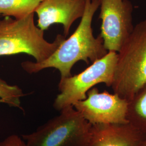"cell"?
I'll return each instance as SVG.
<instances>
[{"instance_id": "6da1fadb", "label": "cell", "mask_w": 146, "mask_h": 146, "mask_svg": "<svg viewBox=\"0 0 146 146\" xmlns=\"http://www.w3.org/2000/svg\"><path fill=\"white\" fill-rule=\"evenodd\" d=\"M100 5V0H86L84 15L73 34L47 60L39 63L24 62L21 64L23 69L31 74L46 68H56L61 73V78H64L72 76L73 66L79 61L88 64L103 58L108 52L100 35L94 37L92 27L94 14Z\"/></svg>"}, {"instance_id": "7a4b0ae2", "label": "cell", "mask_w": 146, "mask_h": 146, "mask_svg": "<svg viewBox=\"0 0 146 146\" xmlns=\"http://www.w3.org/2000/svg\"><path fill=\"white\" fill-rule=\"evenodd\" d=\"M146 84V19L134 27L117 52L111 87L129 101Z\"/></svg>"}, {"instance_id": "3957f363", "label": "cell", "mask_w": 146, "mask_h": 146, "mask_svg": "<svg viewBox=\"0 0 146 146\" xmlns=\"http://www.w3.org/2000/svg\"><path fill=\"white\" fill-rule=\"evenodd\" d=\"M34 13L21 19L5 17L0 21V56L25 53L33 56L36 62H41L66 40V37L59 34L54 42L46 41L44 31L35 24Z\"/></svg>"}, {"instance_id": "277c9868", "label": "cell", "mask_w": 146, "mask_h": 146, "mask_svg": "<svg viewBox=\"0 0 146 146\" xmlns=\"http://www.w3.org/2000/svg\"><path fill=\"white\" fill-rule=\"evenodd\" d=\"M92 127L70 106L36 131L22 137L27 146H87Z\"/></svg>"}, {"instance_id": "5b68a950", "label": "cell", "mask_w": 146, "mask_h": 146, "mask_svg": "<svg viewBox=\"0 0 146 146\" xmlns=\"http://www.w3.org/2000/svg\"><path fill=\"white\" fill-rule=\"evenodd\" d=\"M117 52H108L103 58L92 63L78 74L61 78L58 84L60 93L54 102L55 110L61 111L87 98V93L98 84L111 87L114 78Z\"/></svg>"}, {"instance_id": "8992f818", "label": "cell", "mask_w": 146, "mask_h": 146, "mask_svg": "<svg viewBox=\"0 0 146 146\" xmlns=\"http://www.w3.org/2000/svg\"><path fill=\"white\" fill-rule=\"evenodd\" d=\"M100 36L108 52H118L134 29L133 6L129 0H100Z\"/></svg>"}, {"instance_id": "52a82bcc", "label": "cell", "mask_w": 146, "mask_h": 146, "mask_svg": "<svg viewBox=\"0 0 146 146\" xmlns=\"http://www.w3.org/2000/svg\"><path fill=\"white\" fill-rule=\"evenodd\" d=\"M128 101L117 94L107 91L100 92L93 87L87 98L73 104L86 120L92 125L122 124L128 123L127 118Z\"/></svg>"}, {"instance_id": "ba28073f", "label": "cell", "mask_w": 146, "mask_h": 146, "mask_svg": "<svg viewBox=\"0 0 146 146\" xmlns=\"http://www.w3.org/2000/svg\"><path fill=\"white\" fill-rule=\"evenodd\" d=\"M85 5L86 0H43L35 11L37 26L44 31L53 24H61L66 37L74 21L82 17Z\"/></svg>"}, {"instance_id": "9c48e42d", "label": "cell", "mask_w": 146, "mask_h": 146, "mask_svg": "<svg viewBox=\"0 0 146 146\" xmlns=\"http://www.w3.org/2000/svg\"><path fill=\"white\" fill-rule=\"evenodd\" d=\"M146 133L130 123L92 125L87 146H139Z\"/></svg>"}, {"instance_id": "30bf717a", "label": "cell", "mask_w": 146, "mask_h": 146, "mask_svg": "<svg viewBox=\"0 0 146 146\" xmlns=\"http://www.w3.org/2000/svg\"><path fill=\"white\" fill-rule=\"evenodd\" d=\"M127 118L131 125L146 133V84L128 101Z\"/></svg>"}, {"instance_id": "8fae6325", "label": "cell", "mask_w": 146, "mask_h": 146, "mask_svg": "<svg viewBox=\"0 0 146 146\" xmlns=\"http://www.w3.org/2000/svg\"><path fill=\"white\" fill-rule=\"evenodd\" d=\"M43 0H0V15L21 19L35 13Z\"/></svg>"}, {"instance_id": "7c38bea8", "label": "cell", "mask_w": 146, "mask_h": 146, "mask_svg": "<svg viewBox=\"0 0 146 146\" xmlns=\"http://www.w3.org/2000/svg\"><path fill=\"white\" fill-rule=\"evenodd\" d=\"M23 96L22 89L18 86L10 85L0 78V103L22 110L21 98Z\"/></svg>"}, {"instance_id": "4fadbf2b", "label": "cell", "mask_w": 146, "mask_h": 146, "mask_svg": "<svg viewBox=\"0 0 146 146\" xmlns=\"http://www.w3.org/2000/svg\"><path fill=\"white\" fill-rule=\"evenodd\" d=\"M0 146H27L24 140L16 135H11L0 142Z\"/></svg>"}, {"instance_id": "5bb4252c", "label": "cell", "mask_w": 146, "mask_h": 146, "mask_svg": "<svg viewBox=\"0 0 146 146\" xmlns=\"http://www.w3.org/2000/svg\"><path fill=\"white\" fill-rule=\"evenodd\" d=\"M139 146H146V140Z\"/></svg>"}]
</instances>
